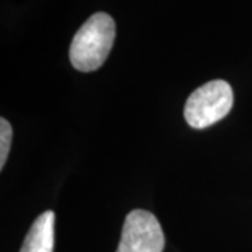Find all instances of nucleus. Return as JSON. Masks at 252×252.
Masks as SVG:
<instances>
[{
	"mask_svg": "<svg viewBox=\"0 0 252 252\" xmlns=\"http://www.w3.org/2000/svg\"><path fill=\"white\" fill-rule=\"evenodd\" d=\"M115 39V23L107 13L93 14L76 32L70 45V63L80 72H93L107 61Z\"/></svg>",
	"mask_w": 252,
	"mask_h": 252,
	"instance_id": "obj_1",
	"label": "nucleus"
},
{
	"mask_svg": "<svg viewBox=\"0 0 252 252\" xmlns=\"http://www.w3.org/2000/svg\"><path fill=\"white\" fill-rule=\"evenodd\" d=\"M233 89L227 81L212 80L189 95L184 117L190 127L205 129L223 119L233 108Z\"/></svg>",
	"mask_w": 252,
	"mask_h": 252,
	"instance_id": "obj_2",
	"label": "nucleus"
},
{
	"mask_svg": "<svg viewBox=\"0 0 252 252\" xmlns=\"http://www.w3.org/2000/svg\"><path fill=\"white\" fill-rule=\"evenodd\" d=\"M164 244V233L156 216L137 209L126 216L117 252H162Z\"/></svg>",
	"mask_w": 252,
	"mask_h": 252,
	"instance_id": "obj_3",
	"label": "nucleus"
},
{
	"mask_svg": "<svg viewBox=\"0 0 252 252\" xmlns=\"http://www.w3.org/2000/svg\"><path fill=\"white\" fill-rule=\"evenodd\" d=\"M55 213L46 210L36 217L20 252H54Z\"/></svg>",
	"mask_w": 252,
	"mask_h": 252,
	"instance_id": "obj_4",
	"label": "nucleus"
},
{
	"mask_svg": "<svg viewBox=\"0 0 252 252\" xmlns=\"http://www.w3.org/2000/svg\"><path fill=\"white\" fill-rule=\"evenodd\" d=\"M11 137H13V129L9 121L4 118L0 119V168L4 167L7 156L11 146Z\"/></svg>",
	"mask_w": 252,
	"mask_h": 252,
	"instance_id": "obj_5",
	"label": "nucleus"
}]
</instances>
